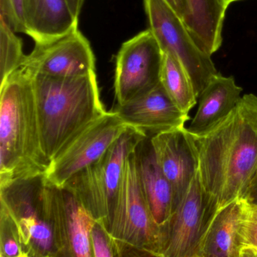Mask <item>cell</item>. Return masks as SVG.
I'll use <instances>...</instances> for the list:
<instances>
[{
    "label": "cell",
    "mask_w": 257,
    "mask_h": 257,
    "mask_svg": "<svg viewBox=\"0 0 257 257\" xmlns=\"http://www.w3.org/2000/svg\"><path fill=\"white\" fill-rule=\"evenodd\" d=\"M128 126L115 111H107L77 135L51 162L47 182L63 187L74 175L99 160Z\"/></svg>",
    "instance_id": "9c48e42d"
},
{
    "label": "cell",
    "mask_w": 257,
    "mask_h": 257,
    "mask_svg": "<svg viewBox=\"0 0 257 257\" xmlns=\"http://www.w3.org/2000/svg\"><path fill=\"white\" fill-rule=\"evenodd\" d=\"M26 56L21 39L0 16V85L22 66Z\"/></svg>",
    "instance_id": "44dd1931"
},
{
    "label": "cell",
    "mask_w": 257,
    "mask_h": 257,
    "mask_svg": "<svg viewBox=\"0 0 257 257\" xmlns=\"http://www.w3.org/2000/svg\"><path fill=\"white\" fill-rule=\"evenodd\" d=\"M247 204L246 199H235L217 211L202 240L199 257H240Z\"/></svg>",
    "instance_id": "2e32d148"
},
{
    "label": "cell",
    "mask_w": 257,
    "mask_h": 257,
    "mask_svg": "<svg viewBox=\"0 0 257 257\" xmlns=\"http://www.w3.org/2000/svg\"><path fill=\"white\" fill-rule=\"evenodd\" d=\"M32 75L42 148L51 163L107 111L101 100L96 72L74 78Z\"/></svg>",
    "instance_id": "3957f363"
},
{
    "label": "cell",
    "mask_w": 257,
    "mask_h": 257,
    "mask_svg": "<svg viewBox=\"0 0 257 257\" xmlns=\"http://www.w3.org/2000/svg\"><path fill=\"white\" fill-rule=\"evenodd\" d=\"M241 235L244 247H253L257 250V204H247Z\"/></svg>",
    "instance_id": "d4e9b609"
},
{
    "label": "cell",
    "mask_w": 257,
    "mask_h": 257,
    "mask_svg": "<svg viewBox=\"0 0 257 257\" xmlns=\"http://www.w3.org/2000/svg\"><path fill=\"white\" fill-rule=\"evenodd\" d=\"M134 156L145 199L155 223L161 229L173 212V193L157 161L151 137L146 136L137 145Z\"/></svg>",
    "instance_id": "9a60e30c"
},
{
    "label": "cell",
    "mask_w": 257,
    "mask_h": 257,
    "mask_svg": "<svg viewBox=\"0 0 257 257\" xmlns=\"http://www.w3.org/2000/svg\"><path fill=\"white\" fill-rule=\"evenodd\" d=\"M0 16L14 32L26 34L24 0H0Z\"/></svg>",
    "instance_id": "cb8c5ba5"
},
{
    "label": "cell",
    "mask_w": 257,
    "mask_h": 257,
    "mask_svg": "<svg viewBox=\"0 0 257 257\" xmlns=\"http://www.w3.org/2000/svg\"><path fill=\"white\" fill-rule=\"evenodd\" d=\"M95 221L72 191L54 186L53 257H93L91 232Z\"/></svg>",
    "instance_id": "7c38bea8"
},
{
    "label": "cell",
    "mask_w": 257,
    "mask_h": 257,
    "mask_svg": "<svg viewBox=\"0 0 257 257\" xmlns=\"http://www.w3.org/2000/svg\"><path fill=\"white\" fill-rule=\"evenodd\" d=\"M119 257H162L159 253L147 249L136 247L123 241H117Z\"/></svg>",
    "instance_id": "484cf974"
},
{
    "label": "cell",
    "mask_w": 257,
    "mask_h": 257,
    "mask_svg": "<svg viewBox=\"0 0 257 257\" xmlns=\"http://www.w3.org/2000/svg\"><path fill=\"white\" fill-rule=\"evenodd\" d=\"M66 1L69 4L72 13L75 15V18L78 19L84 0H66Z\"/></svg>",
    "instance_id": "f1b7e54d"
},
{
    "label": "cell",
    "mask_w": 257,
    "mask_h": 257,
    "mask_svg": "<svg viewBox=\"0 0 257 257\" xmlns=\"http://www.w3.org/2000/svg\"><path fill=\"white\" fill-rule=\"evenodd\" d=\"M229 5L223 0H187L184 21L196 45L211 56L222 45V31Z\"/></svg>",
    "instance_id": "d6986e66"
},
{
    "label": "cell",
    "mask_w": 257,
    "mask_h": 257,
    "mask_svg": "<svg viewBox=\"0 0 257 257\" xmlns=\"http://www.w3.org/2000/svg\"><path fill=\"white\" fill-rule=\"evenodd\" d=\"M110 232L117 241L159 251L160 228L152 217L142 190L134 151L125 164Z\"/></svg>",
    "instance_id": "ba28073f"
},
{
    "label": "cell",
    "mask_w": 257,
    "mask_h": 257,
    "mask_svg": "<svg viewBox=\"0 0 257 257\" xmlns=\"http://www.w3.org/2000/svg\"><path fill=\"white\" fill-rule=\"evenodd\" d=\"M22 257H29L28 255L27 254V253H25V254Z\"/></svg>",
    "instance_id": "1f68e13d"
},
{
    "label": "cell",
    "mask_w": 257,
    "mask_h": 257,
    "mask_svg": "<svg viewBox=\"0 0 257 257\" xmlns=\"http://www.w3.org/2000/svg\"><path fill=\"white\" fill-rule=\"evenodd\" d=\"M149 30L163 52L180 62L188 74L199 99L208 83L219 73L211 56L198 47L183 20L165 0H144Z\"/></svg>",
    "instance_id": "8992f818"
},
{
    "label": "cell",
    "mask_w": 257,
    "mask_h": 257,
    "mask_svg": "<svg viewBox=\"0 0 257 257\" xmlns=\"http://www.w3.org/2000/svg\"><path fill=\"white\" fill-rule=\"evenodd\" d=\"M0 90V184L45 175L51 163L42 148L31 72L21 66Z\"/></svg>",
    "instance_id": "7a4b0ae2"
},
{
    "label": "cell",
    "mask_w": 257,
    "mask_h": 257,
    "mask_svg": "<svg viewBox=\"0 0 257 257\" xmlns=\"http://www.w3.org/2000/svg\"><path fill=\"white\" fill-rule=\"evenodd\" d=\"M25 252L18 226L9 211L0 210V257H22Z\"/></svg>",
    "instance_id": "7402d4cb"
},
{
    "label": "cell",
    "mask_w": 257,
    "mask_h": 257,
    "mask_svg": "<svg viewBox=\"0 0 257 257\" xmlns=\"http://www.w3.org/2000/svg\"><path fill=\"white\" fill-rule=\"evenodd\" d=\"M23 67L36 75L74 78L96 72L95 57L79 30L45 43L35 44Z\"/></svg>",
    "instance_id": "8fae6325"
},
{
    "label": "cell",
    "mask_w": 257,
    "mask_h": 257,
    "mask_svg": "<svg viewBox=\"0 0 257 257\" xmlns=\"http://www.w3.org/2000/svg\"><path fill=\"white\" fill-rule=\"evenodd\" d=\"M223 1H224L225 3H226V4H228L229 6V5H230L231 3H234V2L240 1V0H223Z\"/></svg>",
    "instance_id": "4dcf8cb0"
},
{
    "label": "cell",
    "mask_w": 257,
    "mask_h": 257,
    "mask_svg": "<svg viewBox=\"0 0 257 257\" xmlns=\"http://www.w3.org/2000/svg\"><path fill=\"white\" fill-rule=\"evenodd\" d=\"M160 83L175 105L189 114L196 105L197 95L182 65L168 53L163 52Z\"/></svg>",
    "instance_id": "ffe728a7"
},
{
    "label": "cell",
    "mask_w": 257,
    "mask_h": 257,
    "mask_svg": "<svg viewBox=\"0 0 257 257\" xmlns=\"http://www.w3.org/2000/svg\"><path fill=\"white\" fill-rule=\"evenodd\" d=\"M163 51L150 30L122 44L116 57L115 96L123 105L155 88L160 83Z\"/></svg>",
    "instance_id": "30bf717a"
},
{
    "label": "cell",
    "mask_w": 257,
    "mask_h": 257,
    "mask_svg": "<svg viewBox=\"0 0 257 257\" xmlns=\"http://www.w3.org/2000/svg\"><path fill=\"white\" fill-rule=\"evenodd\" d=\"M242 199H246L250 203L257 204V172L250 181Z\"/></svg>",
    "instance_id": "4316f807"
},
{
    "label": "cell",
    "mask_w": 257,
    "mask_h": 257,
    "mask_svg": "<svg viewBox=\"0 0 257 257\" xmlns=\"http://www.w3.org/2000/svg\"><path fill=\"white\" fill-rule=\"evenodd\" d=\"M194 138L210 200L219 210L242 199L257 172V96L244 95L226 118Z\"/></svg>",
    "instance_id": "6da1fadb"
},
{
    "label": "cell",
    "mask_w": 257,
    "mask_h": 257,
    "mask_svg": "<svg viewBox=\"0 0 257 257\" xmlns=\"http://www.w3.org/2000/svg\"><path fill=\"white\" fill-rule=\"evenodd\" d=\"M217 211L198 172L184 199L160 229L158 253L162 257H199L202 240Z\"/></svg>",
    "instance_id": "52a82bcc"
},
{
    "label": "cell",
    "mask_w": 257,
    "mask_h": 257,
    "mask_svg": "<svg viewBox=\"0 0 257 257\" xmlns=\"http://www.w3.org/2000/svg\"><path fill=\"white\" fill-rule=\"evenodd\" d=\"M53 197L45 175L0 184V205L15 220L29 257H53Z\"/></svg>",
    "instance_id": "277c9868"
},
{
    "label": "cell",
    "mask_w": 257,
    "mask_h": 257,
    "mask_svg": "<svg viewBox=\"0 0 257 257\" xmlns=\"http://www.w3.org/2000/svg\"><path fill=\"white\" fill-rule=\"evenodd\" d=\"M240 257H257V250L250 247H244L241 249Z\"/></svg>",
    "instance_id": "f546056e"
},
{
    "label": "cell",
    "mask_w": 257,
    "mask_h": 257,
    "mask_svg": "<svg viewBox=\"0 0 257 257\" xmlns=\"http://www.w3.org/2000/svg\"><path fill=\"white\" fill-rule=\"evenodd\" d=\"M113 111L127 126L149 137L185 127L190 119L189 114L175 105L161 83L148 93L123 105H117Z\"/></svg>",
    "instance_id": "5bb4252c"
},
{
    "label": "cell",
    "mask_w": 257,
    "mask_h": 257,
    "mask_svg": "<svg viewBox=\"0 0 257 257\" xmlns=\"http://www.w3.org/2000/svg\"><path fill=\"white\" fill-rule=\"evenodd\" d=\"M146 137L128 126L125 133L95 163L74 175L63 187L74 193L95 220L110 231L125 164L137 145Z\"/></svg>",
    "instance_id": "5b68a950"
},
{
    "label": "cell",
    "mask_w": 257,
    "mask_h": 257,
    "mask_svg": "<svg viewBox=\"0 0 257 257\" xmlns=\"http://www.w3.org/2000/svg\"><path fill=\"white\" fill-rule=\"evenodd\" d=\"M26 34L35 44L45 43L78 30L66 0H24Z\"/></svg>",
    "instance_id": "e0dca14e"
},
{
    "label": "cell",
    "mask_w": 257,
    "mask_h": 257,
    "mask_svg": "<svg viewBox=\"0 0 257 257\" xmlns=\"http://www.w3.org/2000/svg\"><path fill=\"white\" fill-rule=\"evenodd\" d=\"M151 142L158 165L172 187L174 212L199 172L196 140L184 127L152 136Z\"/></svg>",
    "instance_id": "4fadbf2b"
},
{
    "label": "cell",
    "mask_w": 257,
    "mask_h": 257,
    "mask_svg": "<svg viewBox=\"0 0 257 257\" xmlns=\"http://www.w3.org/2000/svg\"><path fill=\"white\" fill-rule=\"evenodd\" d=\"M91 238L93 257H119L117 241L102 222L95 221Z\"/></svg>",
    "instance_id": "603a6c76"
},
{
    "label": "cell",
    "mask_w": 257,
    "mask_h": 257,
    "mask_svg": "<svg viewBox=\"0 0 257 257\" xmlns=\"http://www.w3.org/2000/svg\"><path fill=\"white\" fill-rule=\"evenodd\" d=\"M242 88L233 77L218 73L211 80L199 96V105L189 133L200 136L226 118L241 100Z\"/></svg>",
    "instance_id": "ac0fdd59"
},
{
    "label": "cell",
    "mask_w": 257,
    "mask_h": 257,
    "mask_svg": "<svg viewBox=\"0 0 257 257\" xmlns=\"http://www.w3.org/2000/svg\"><path fill=\"white\" fill-rule=\"evenodd\" d=\"M166 3L184 20L187 11V0H165Z\"/></svg>",
    "instance_id": "83f0119b"
}]
</instances>
